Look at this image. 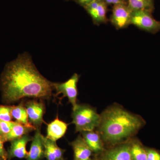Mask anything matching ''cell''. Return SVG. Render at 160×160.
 <instances>
[{
    "label": "cell",
    "instance_id": "6da1fadb",
    "mask_svg": "<svg viewBox=\"0 0 160 160\" xmlns=\"http://www.w3.org/2000/svg\"><path fill=\"white\" fill-rule=\"evenodd\" d=\"M53 84L40 73L27 52L7 63L0 77L3 99L8 104L25 98L48 99Z\"/></svg>",
    "mask_w": 160,
    "mask_h": 160
},
{
    "label": "cell",
    "instance_id": "7a4b0ae2",
    "mask_svg": "<svg viewBox=\"0 0 160 160\" xmlns=\"http://www.w3.org/2000/svg\"><path fill=\"white\" fill-rule=\"evenodd\" d=\"M101 116V137L112 145L131 137L145 124L142 118L116 106L107 109Z\"/></svg>",
    "mask_w": 160,
    "mask_h": 160
},
{
    "label": "cell",
    "instance_id": "3957f363",
    "mask_svg": "<svg viewBox=\"0 0 160 160\" xmlns=\"http://www.w3.org/2000/svg\"><path fill=\"white\" fill-rule=\"evenodd\" d=\"M72 123L76 131H93L101 122V116L92 107L86 105H78L73 109Z\"/></svg>",
    "mask_w": 160,
    "mask_h": 160
},
{
    "label": "cell",
    "instance_id": "277c9868",
    "mask_svg": "<svg viewBox=\"0 0 160 160\" xmlns=\"http://www.w3.org/2000/svg\"><path fill=\"white\" fill-rule=\"evenodd\" d=\"M152 13L145 10L132 11L130 24L143 31L155 34L160 31V21L156 20Z\"/></svg>",
    "mask_w": 160,
    "mask_h": 160
},
{
    "label": "cell",
    "instance_id": "5b68a950",
    "mask_svg": "<svg viewBox=\"0 0 160 160\" xmlns=\"http://www.w3.org/2000/svg\"><path fill=\"white\" fill-rule=\"evenodd\" d=\"M80 76L77 73H74L69 80L63 83H53V88L56 91L55 96L63 94V97H67L69 102L74 108L78 104L77 103L78 91V83Z\"/></svg>",
    "mask_w": 160,
    "mask_h": 160
},
{
    "label": "cell",
    "instance_id": "8992f818",
    "mask_svg": "<svg viewBox=\"0 0 160 160\" xmlns=\"http://www.w3.org/2000/svg\"><path fill=\"white\" fill-rule=\"evenodd\" d=\"M132 10L127 4H119L112 6L109 21L117 29L127 28L131 25Z\"/></svg>",
    "mask_w": 160,
    "mask_h": 160
},
{
    "label": "cell",
    "instance_id": "52a82bcc",
    "mask_svg": "<svg viewBox=\"0 0 160 160\" xmlns=\"http://www.w3.org/2000/svg\"><path fill=\"white\" fill-rule=\"evenodd\" d=\"M84 8L94 25L100 26L109 22L107 18L108 6L103 0H95Z\"/></svg>",
    "mask_w": 160,
    "mask_h": 160
},
{
    "label": "cell",
    "instance_id": "ba28073f",
    "mask_svg": "<svg viewBox=\"0 0 160 160\" xmlns=\"http://www.w3.org/2000/svg\"><path fill=\"white\" fill-rule=\"evenodd\" d=\"M26 107L28 113L29 122L36 128L40 129L41 125L44 122L43 115L45 112L44 103L41 101H30L26 103Z\"/></svg>",
    "mask_w": 160,
    "mask_h": 160
},
{
    "label": "cell",
    "instance_id": "9c48e42d",
    "mask_svg": "<svg viewBox=\"0 0 160 160\" xmlns=\"http://www.w3.org/2000/svg\"><path fill=\"white\" fill-rule=\"evenodd\" d=\"M32 140V138L26 134L10 142L11 145L7 151L8 160H11L13 158H26L28 154L26 150V145L28 142Z\"/></svg>",
    "mask_w": 160,
    "mask_h": 160
},
{
    "label": "cell",
    "instance_id": "30bf717a",
    "mask_svg": "<svg viewBox=\"0 0 160 160\" xmlns=\"http://www.w3.org/2000/svg\"><path fill=\"white\" fill-rule=\"evenodd\" d=\"M42 137L40 129H37L34 137L32 138V142L26 160H42L45 158Z\"/></svg>",
    "mask_w": 160,
    "mask_h": 160
},
{
    "label": "cell",
    "instance_id": "8fae6325",
    "mask_svg": "<svg viewBox=\"0 0 160 160\" xmlns=\"http://www.w3.org/2000/svg\"><path fill=\"white\" fill-rule=\"evenodd\" d=\"M102 160H132L130 144H123L109 149L103 154Z\"/></svg>",
    "mask_w": 160,
    "mask_h": 160
},
{
    "label": "cell",
    "instance_id": "7c38bea8",
    "mask_svg": "<svg viewBox=\"0 0 160 160\" xmlns=\"http://www.w3.org/2000/svg\"><path fill=\"white\" fill-rule=\"evenodd\" d=\"M68 124L59 119L58 116L56 118L48 124L47 129V138L56 142L65 135Z\"/></svg>",
    "mask_w": 160,
    "mask_h": 160
},
{
    "label": "cell",
    "instance_id": "4fadbf2b",
    "mask_svg": "<svg viewBox=\"0 0 160 160\" xmlns=\"http://www.w3.org/2000/svg\"><path fill=\"white\" fill-rule=\"evenodd\" d=\"M45 147V158L47 160H64V150L59 148L56 142L42 137Z\"/></svg>",
    "mask_w": 160,
    "mask_h": 160
},
{
    "label": "cell",
    "instance_id": "5bb4252c",
    "mask_svg": "<svg viewBox=\"0 0 160 160\" xmlns=\"http://www.w3.org/2000/svg\"><path fill=\"white\" fill-rule=\"evenodd\" d=\"M71 145L74 152V160L86 159L90 158L92 151L81 136L72 142Z\"/></svg>",
    "mask_w": 160,
    "mask_h": 160
},
{
    "label": "cell",
    "instance_id": "9a60e30c",
    "mask_svg": "<svg viewBox=\"0 0 160 160\" xmlns=\"http://www.w3.org/2000/svg\"><path fill=\"white\" fill-rule=\"evenodd\" d=\"M82 132L83 138L92 151L98 153L103 151V143L100 135L93 130Z\"/></svg>",
    "mask_w": 160,
    "mask_h": 160
},
{
    "label": "cell",
    "instance_id": "2e32d148",
    "mask_svg": "<svg viewBox=\"0 0 160 160\" xmlns=\"http://www.w3.org/2000/svg\"><path fill=\"white\" fill-rule=\"evenodd\" d=\"M35 130L33 128L24 126L16 122L13 128L7 134L2 136L4 142H11L17 139L22 137L25 135L27 134L29 132Z\"/></svg>",
    "mask_w": 160,
    "mask_h": 160
},
{
    "label": "cell",
    "instance_id": "e0dca14e",
    "mask_svg": "<svg viewBox=\"0 0 160 160\" xmlns=\"http://www.w3.org/2000/svg\"><path fill=\"white\" fill-rule=\"evenodd\" d=\"M12 115L17 122L36 130V128L29 122L27 110L22 103L18 106H12Z\"/></svg>",
    "mask_w": 160,
    "mask_h": 160
},
{
    "label": "cell",
    "instance_id": "ac0fdd59",
    "mask_svg": "<svg viewBox=\"0 0 160 160\" xmlns=\"http://www.w3.org/2000/svg\"><path fill=\"white\" fill-rule=\"evenodd\" d=\"M127 5L133 11L145 10L153 12L154 0H127Z\"/></svg>",
    "mask_w": 160,
    "mask_h": 160
},
{
    "label": "cell",
    "instance_id": "d6986e66",
    "mask_svg": "<svg viewBox=\"0 0 160 160\" xmlns=\"http://www.w3.org/2000/svg\"><path fill=\"white\" fill-rule=\"evenodd\" d=\"M130 152L132 160H146V149L138 141L130 144Z\"/></svg>",
    "mask_w": 160,
    "mask_h": 160
},
{
    "label": "cell",
    "instance_id": "ffe728a7",
    "mask_svg": "<svg viewBox=\"0 0 160 160\" xmlns=\"http://www.w3.org/2000/svg\"><path fill=\"white\" fill-rule=\"evenodd\" d=\"M12 106L0 105V120L7 122L12 121Z\"/></svg>",
    "mask_w": 160,
    "mask_h": 160
},
{
    "label": "cell",
    "instance_id": "44dd1931",
    "mask_svg": "<svg viewBox=\"0 0 160 160\" xmlns=\"http://www.w3.org/2000/svg\"><path fill=\"white\" fill-rule=\"evenodd\" d=\"M16 123V122H13L12 121L7 122V121L0 120V130L2 134V136L8 133L13 128Z\"/></svg>",
    "mask_w": 160,
    "mask_h": 160
},
{
    "label": "cell",
    "instance_id": "7402d4cb",
    "mask_svg": "<svg viewBox=\"0 0 160 160\" xmlns=\"http://www.w3.org/2000/svg\"><path fill=\"white\" fill-rule=\"evenodd\" d=\"M147 152L146 160H160V153L153 149H146Z\"/></svg>",
    "mask_w": 160,
    "mask_h": 160
},
{
    "label": "cell",
    "instance_id": "603a6c76",
    "mask_svg": "<svg viewBox=\"0 0 160 160\" xmlns=\"http://www.w3.org/2000/svg\"><path fill=\"white\" fill-rule=\"evenodd\" d=\"M4 143L2 138L0 136V160H8V152L4 148Z\"/></svg>",
    "mask_w": 160,
    "mask_h": 160
},
{
    "label": "cell",
    "instance_id": "cb8c5ba5",
    "mask_svg": "<svg viewBox=\"0 0 160 160\" xmlns=\"http://www.w3.org/2000/svg\"><path fill=\"white\" fill-rule=\"evenodd\" d=\"M108 5L114 6L119 4H127V0H103Z\"/></svg>",
    "mask_w": 160,
    "mask_h": 160
},
{
    "label": "cell",
    "instance_id": "d4e9b609",
    "mask_svg": "<svg viewBox=\"0 0 160 160\" xmlns=\"http://www.w3.org/2000/svg\"><path fill=\"white\" fill-rule=\"evenodd\" d=\"M73 1L80 6L84 8L87 5H89V4L93 2L95 0H73Z\"/></svg>",
    "mask_w": 160,
    "mask_h": 160
},
{
    "label": "cell",
    "instance_id": "484cf974",
    "mask_svg": "<svg viewBox=\"0 0 160 160\" xmlns=\"http://www.w3.org/2000/svg\"><path fill=\"white\" fill-rule=\"evenodd\" d=\"M0 136H2V132H1V130H0Z\"/></svg>",
    "mask_w": 160,
    "mask_h": 160
},
{
    "label": "cell",
    "instance_id": "4316f807",
    "mask_svg": "<svg viewBox=\"0 0 160 160\" xmlns=\"http://www.w3.org/2000/svg\"><path fill=\"white\" fill-rule=\"evenodd\" d=\"M79 160H92L91 159H90V158H89L86 159Z\"/></svg>",
    "mask_w": 160,
    "mask_h": 160
},
{
    "label": "cell",
    "instance_id": "83f0119b",
    "mask_svg": "<svg viewBox=\"0 0 160 160\" xmlns=\"http://www.w3.org/2000/svg\"><path fill=\"white\" fill-rule=\"evenodd\" d=\"M66 1H69V0H66Z\"/></svg>",
    "mask_w": 160,
    "mask_h": 160
},
{
    "label": "cell",
    "instance_id": "f1b7e54d",
    "mask_svg": "<svg viewBox=\"0 0 160 160\" xmlns=\"http://www.w3.org/2000/svg\"></svg>",
    "mask_w": 160,
    "mask_h": 160
}]
</instances>
